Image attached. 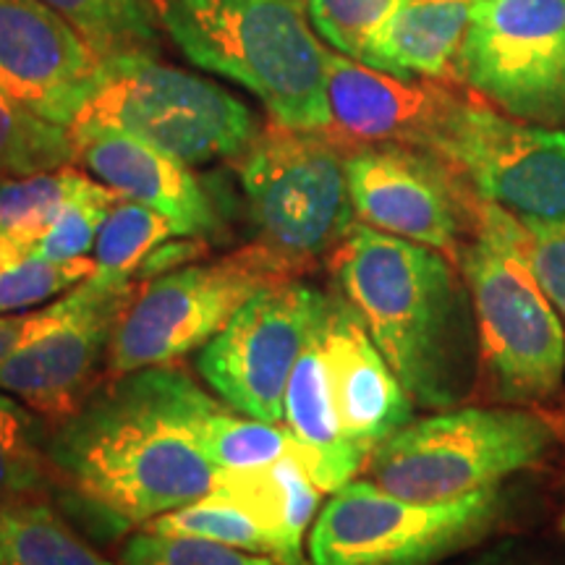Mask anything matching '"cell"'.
<instances>
[{"mask_svg": "<svg viewBox=\"0 0 565 565\" xmlns=\"http://www.w3.org/2000/svg\"><path fill=\"white\" fill-rule=\"evenodd\" d=\"M121 565H280L270 555L249 553L200 536L139 532L126 545Z\"/></svg>", "mask_w": 565, "mask_h": 565, "instance_id": "32", "label": "cell"}, {"mask_svg": "<svg viewBox=\"0 0 565 565\" xmlns=\"http://www.w3.org/2000/svg\"><path fill=\"white\" fill-rule=\"evenodd\" d=\"M401 0H307L309 21L330 51L364 58L372 32L383 24Z\"/></svg>", "mask_w": 565, "mask_h": 565, "instance_id": "33", "label": "cell"}, {"mask_svg": "<svg viewBox=\"0 0 565 565\" xmlns=\"http://www.w3.org/2000/svg\"><path fill=\"white\" fill-rule=\"evenodd\" d=\"M526 236L519 217L479 200L475 238L456 259L475 307L492 395L511 404L550 398L565 374V330L529 267Z\"/></svg>", "mask_w": 565, "mask_h": 565, "instance_id": "4", "label": "cell"}, {"mask_svg": "<svg viewBox=\"0 0 565 565\" xmlns=\"http://www.w3.org/2000/svg\"><path fill=\"white\" fill-rule=\"evenodd\" d=\"M257 246L301 275L353 228L345 150L324 131L270 121L236 160Z\"/></svg>", "mask_w": 565, "mask_h": 565, "instance_id": "6", "label": "cell"}, {"mask_svg": "<svg viewBox=\"0 0 565 565\" xmlns=\"http://www.w3.org/2000/svg\"><path fill=\"white\" fill-rule=\"evenodd\" d=\"M61 312H63V299L51 303V307L40 309V312L0 315V364H3L21 343L30 341L32 335H38L40 330H45L47 324L58 320Z\"/></svg>", "mask_w": 565, "mask_h": 565, "instance_id": "35", "label": "cell"}, {"mask_svg": "<svg viewBox=\"0 0 565 565\" xmlns=\"http://www.w3.org/2000/svg\"><path fill=\"white\" fill-rule=\"evenodd\" d=\"M71 129L124 131L186 166L236 160L259 134L242 97L168 66L154 53L103 58Z\"/></svg>", "mask_w": 565, "mask_h": 565, "instance_id": "5", "label": "cell"}, {"mask_svg": "<svg viewBox=\"0 0 565 565\" xmlns=\"http://www.w3.org/2000/svg\"><path fill=\"white\" fill-rule=\"evenodd\" d=\"M103 58L42 0H0V92L71 129Z\"/></svg>", "mask_w": 565, "mask_h": 565, "instance_id": "16", "label": "cell"}, {"mask_svg": "<svg viewBox=\"0 0 565 565\" xmlns=\"http://www.w3.org/2000/svg\"><path fill=\"white\" fill-rule=\"evenodd\" d=\"M458 79L508 116L565 121V0H471Z\"/></svg>", "mask_w": 565, "mask_h": 565, "instance_id": "10", "label": "cell"}, {"mask_svg": "<svg viewBox=\"0 0 565 565\" xmlns=\"http://www.w3.org/2000/svg\"><path fill=\"white\" fill-rule=\"evenodd\" d=\"M137 282L95 291L87 280L63 296L58 320L24 341L0 364V391L34 414L61 422L95 391V380Z\"/></svg>", "mask_w": 565, "mask_h": 565, "instance_id": "14", "label": "cell"}, {"mask_svg": "<svg viewBox=\"0 0 565 565\" xmlns=\"http://www.w3.org/2000/svg\"><path fill=\"white\" fill-rule=\"evenodd\" d=\"M121 196L100 181H84V186L63 204L58 217L47 225V231L34 242L32 257L51 259V263H68L79 259L95 246L105 217Z\"/></svg>", "mask_w": 565, "mask_h": 565, "instance_id": "30", "label": "cell"}, {"mask_svg": "<svg viewBox=\"0 0 565 565\" xmlns=\"http://www.w3.org/2000/svg\"><path fill=\"white\" fill-rule=\"evenodd\" d=\"M158 11L194 66L252 92L270 121L328 131V47L307 0H158Z\"/></svg>", "mask_w": 565, "mask_h": 565, "instance_id": "3", "label": "cell"}, {"mask_svg": "<svg viewBox=\"0 0 565 565\" xmlns=\"http://www.w3.org/2000/svg\"><path fill=\"white\" fill-rule=\"evenodd\" d=\"M87 179L89 175L74 171V166H66L0 181V244L30 254L34 242Z\"/></svg>", "mask_w": 565, "mask_h": 565, "instance_id": "26", "label": "cell"}, {"mask_svg": "<svg viewBox=\"0 0 565 565\" xmlns=\"http://www.w3.org/2000/svg\"><path fill=\"white\" fill-rule=\"evenodd\" d=\"M469 565H526V561H524V557H521L519 550L511 547V545H505V547L492 550V553L482 555V557H479V561L469 563Z\"/></svg>", "mask_w": 565, "mask_h": 565, "instance_id": "36", "label": "cell"}, {"mask_svg": "<svg viewBox=\"0 0 565 565\" xmlns=\"http://www.w3.org/2000/svg\"><path fill=\"white\" fill-rule=\"evenodd\" d=\"M345 171L359 223L458 259L477 202L440 154L404 145L356 147L345 152Z\"/></svg>", "mask_w": 565, "mask_h": 565, "instance_id": "13", "label": "cell"}, {"mask_svg": "<svg viewBox=\"0 0 565 565\" xmlns=\"http://www.w3.org/2000/svg\"><path fill=\"white\" fill-rule=\"evenodd\" d=\"M47 440L30 406L0 391V505L38 500L51 482Z\"/></svg>", "mask_w": 565, "mask_h": 565, "instance_id": "28", "label": "cell"}, {"mask_svg": "<svg viewBox=\"0 0 565 565\" xmlns=\"http://www.w3.org/2000/svg\"><path fill=\"white\" fill-rule=\"evenodd\" d=\"M173 236L171 223L160 212L139 202L118 200L97 233L95 270L87 282L95 291H118L131 286L145 259Z\"/></svg>", "mask_w": 565, "mask_h": 565, "instance_id": "24", "label": "cell"}, {"mask_svg": "<svg viewBox=\"0 0 565 565\" xmlns=\"http://www.w3.org/2000/svg\"><path fill=\"white\" fill-rule=\"evenodd\" d=\"M435 154L477 200L498 204L526 225H565V131L521 121L466 95Z\"/></svg>", "mask_w": 565, "mask_h": 565, "instance_id": "11", "label": "cell"}, {"mask_svg": "<svg viewBox=\"0 0 565 565\" xmlns=\"http://www.w3.org/2000/svg\"><path fill=\"white\" fill-rule=\"evenodd\" d=\"M74 137L0 92V181L74 166Z\"/></svg>", "mask_w": 565, "mask_h": 565, "instance_id": "27", "label": "cell"}, {"mask_svg": "<svg viewBox=\"0 0 565 565\" xmlns=\"http://www.w3.org/2000/svg\"><path fill=\"white\" fill-rule=\"evenodd\" d=\"M322 351L343 433L370 458L377 445L414 419V401L341 294L328 296Z\"/></svg>", "mask_w": 565, "mask_h": 565, "instance_id": "18", "label": "cell"}, {"mask_svg": "<svg viewBox=\"0 0 565 565\" xmlns=\"http://www.w3.org/2000/svg\"><path fill=\"white\" fill-rule=\"evenodd\" d=\"M147 532L171 534V536H200V540L221 542L249 553L270 555L273 547L263 526L252 519V513L236 500L225 494L210 492L194 503L175 508V511L160 513L150 524H145Z\"/></svg>", "mask_w": 565, "mask_h": 565, "instance_id": "29", "label": "cell"}, {"mask_svg": "<svg viewBox=\"0 0 565 565\" xmlns=\"http://www.w3.org/2000/svg\"><path fill=\"white\" fill-rule=\"evenodd\" d=\"M95 270V259L79 257L68 263H51V259L24 257L9 259L0 265V315H17L63 291H71L87 280Z\"/></svg>", "mask_w": 565, "mask_h": 565, "instance_id": "31", "label": "cell"}, {"mask_svg": "<svg viewBox=\"0 0 565 565\" xmlns=\"http://www.w3.org/2000/svg\"><path fill=\"white\" fill-rule=\"evenodd\" d=\"M212 492L236 500L263 526L280 565H307L303 534L320 508L322 490L291 454L263 469L217 471Z\"/></svg>", "mask_w": 565, "mask_h": 565, "instance_id": "21", "label": "cell"}, {"mask_svg": "<svg viewBox=\"0 0 565 565\" xmlns=\"http://www.w3.org/2000/svg\"><path fill=\"white\" fill-rule=\"evenodd\" d=\"M76 160L121 200L160 212L175 236L202 238L217 231L215 200L186 162L113 129H71Z\"/></svg>", "mask_w": 565, "mask_h": 565, "instance_id": "17", "label": "cell"}, {"mask_svg": "<svg viewBox=\"0 0 565 565\" xmlns=\"http://www.w3.org/2000/svg\"><path fill=\"white\" fill-rule=\"evenodd\" d=\"M286 278L296 275L257 244L215 263L158 275L137 288L116 324L105 359L108 377L168 366L202 349L249 296Z\"/></svg>", "mask_w": 565, "mask_h": 565, "instance_id": "9", "label": "cell"}, {"mask_svg": "<svg viewBox=\"0 0 565 565\" xmlns=\"http://www.w3.org/2000/svg\"><path fill=\"white\" fill-rule=\"evenodd\" d=\"M471 0H401L372 32L359 63L401 79H458Z\"/></svg>", "mask_w": 565, "mask_h": 565, "instance_id": "20", "label": "cell"}, {"mask_svg": "<svg viewBox=\"0 0 565 565\" xmlns=\"http://www.w3.org/2000/svg\"><path fill=\"white\" fill-rule=\"evenodd\" d=\"M324 315H328V303H324L307 345L296 359L286 398H282V422L296 437V445H299L296 456L301 458L303 469L309 471V477L322 492L333 494L359 475V469L366 463V456L349 440L341 419H338L328 370H324Z\"/></svg>", "mask_w": 565, "mask_h": 565, "instance_id": "19", "label": "cell"}, {"mask_svg": "<svg viewBox=\"0 0 565 565\" xmlns=\"http://www.w3.org/2000/svg\"><path fill=\"white\" fill-rule=\"evenodd\" d=\"M100 58L118 53H158L162 30L152 0H42Z\"/></svg>", "mask_w": 565, "mask_h": 565, "instance_id": "23", "label": "cell"}, {"mask_svg": "<svg viewBox=\"0 0 565 565\" xmlns=\"http://www.w3.org/2000/svg\"><path fill=\"white\" fill-rule=\"evenodd\" d=\"M526 228L529 267L555 312L565 320V225H526Z\"/></svg>", "mask_w": 565, "mask_h": 565, "instance_id": "34", "label": "cell"}, {"mask_svg": "<svg viewBox=\"0 0 565 565\" xmlns=\"http://www.w3.org/2000/svg\"><path fill=\"white\" fill-rule=\"evenodd\" d=\"M466 95L450 82L401 79L328 51V137L345 152L404 145L435 152L448 118Z\"/></svg>", "mask_w": 565, "mask_h": 565, "instance_id": "15", "label": "cell"}, {"mask_svg": "<svg viewBox=\"0 0 565 565\" xmlns=\"http://www.w3.org/2000/svg\"><path fill=\"white\" fill-rule=\"evenodd\" d=\"M561 529L565 532V515H563V521H561Z\"/></svg>", "mask_w": 565, "mask_h": 565, "instance_id": "37", "label": "cell"}, {"mask_svg": "<svg viewBox=\"0 0 565 565\" xmlns=\"http://www.w3.org/2000/svg\"><path fill=\"white\" fill-rule=\"evenodd\" d=\"M324 303L328 294L296 278L259 288L196 353L204 383L233 412L282 424L288 380Z\"/></svg>", "mask_w": 565, "mask_h": 565, "instance_id": "12", "label": "cell"}, {"mask_svg": "<svg viewBox=\"0 0 565 565\" xmlns=\"http://www.w3.org/2000/svg\"><path fill=\"white\" fill-rule=\"evenodd\" d=\"M498 515V487L445 503H414L372 479H351L317 513L309 563L435 565L482 540Z\"/></svg>", "mask_w": 565, "mask_h": 565, "instance_id": "8", "label": "cell"}, {"mask_svg": "<svg viewBox=\"0 0 565 565\" xmlns=\"http://www.w3.org/2000/svg\"><path fill=\"white\" fill-rule=\"evenodd\" d=\"M202 450L217 471L263 469L299 450L288 427L252 419L212 401L196 424Z\"/></svg>", "mask_w": 565, "mask_h": 565, "instance_id": "25", "label": "cell"}, {"mask_svg": "<svg viewBox=\"0 0 565 565\" xmlns=\"http://www.w3.org/2000/svg\"><path fill=\"white\" fill-rule=\"evenodd\" d=\"M555 429L524 408H458L412 419L366 458V475L395 498L445 503L490 490L534 466Z\"/></svg>", "mask_w": 565, "mask_h": 565, "instance_id": "7", "label": "cell"}, {"mask_svg": "<svg viewBox=\"0 0 565 565\" xmlns=\"http://www.w3.org/2000/svg\"><path fill=\"white\" fill-rule=\"evenodd\" d=\"M0 565H116L42 500L0 505Z\"/></svg>", "mask_w": 565, "mask_h": 565, "instance_id": "22", "label": "cell"}, {"mask_svg": "<svg viewBox=\"0 0 565 565\" xmlns=\"http://www.w3.org/2000/svg\"><path fill=\"white\" fill-rule=\"evenodd\" d=\"M330 270L414 406L461 404L482 356L469 288L448 257L353 223Z\"/></svg>", "mask_w": 565, "mask_h": 565, "instance_id": "2", "label": "cell"}, {"mask_svg": "<svg viewBox=\"0 0 565 565\" xmlns=\"http://www.w3.org/2000/svg\"><path fill=\"white\" fill-rule=\"evenodd\" d=\"M212 401L171 364L110 377L55 422L51 475L110 526L150 524L215 487L217 469L196 437Z\"/></svg>", "mask_w": 565, "mask_h": 565, "instance_id": "1", "label": "cell"}]
</instances>
